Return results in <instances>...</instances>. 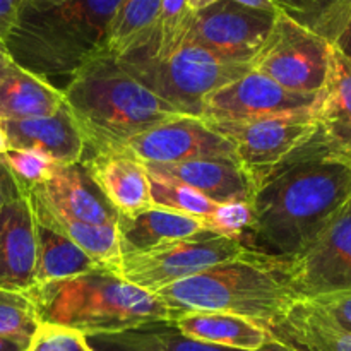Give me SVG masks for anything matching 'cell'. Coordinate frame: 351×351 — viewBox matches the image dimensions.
I'll return each mask as SVG.
<instances>
[{
  "label": "cell",
  "mask_w": 351,
  "mask_h": 351,
  "mask_svg": "<svg viewBox=\"0 0 351 351\" xmlns=\"http://www.w3.org/2000/svg\"><path fill=\"white\" fill-rule=\"evenodd\" d=\"M147 171V170H146ZM149 178L151 204L154 208L168 209V211L180 213L191 218L204 221L211 228L213 218L218 211V202H213L201 192L167 175H158L147 171Z\"/></svg>",
  "instance_id": "obj_27"
},
{
  "label": "cell",
  "mask_w": 351,
  "mask_h": 351,
  "mask_svg": "<svg viewBox=\"0 0 351 351\" xmlns=\"http://www.w3.org/2000/svg\"><path fill=\"white\" fill-rule=\"evenodd\" d=\"M55 2V0H24L23 5H31V3H50Z\"/></svg>",
  "instance_id": "obj_45"
},
{
  "label": "cell",
  "mask_w": 351,
  "mask_h": 351,
  "mask_svg": "<svg viewBox=\"0 0 351 351\" xmlns=\"http://www.w3.org/2000/svg\"><path fill=\"white\" fill-rule=\"evenodd\" d=\"M202 230L211 228L191 216L154 206L136 215H117V235L122 256L149 252Z\"/></svg>",
  "instance_id": "obj_21"
},
{
  "label": "cell",
  "mask_w": 351,
  "mask_h": 351,
  "mask_svg": "<svg viewBox=\"0 0 351 351\" xmlns=\"http://www.w3.org/2000/svg\"><path fill=\"white\" fill-rule=\"evenodd\" d=\"M81 165L117 215H136L153 206L146 167L130 151H91Z\"/></svg>",
  "instance_id": "obj_14"
},
{
  "label": "cell",
  "mask_w": 351,
  "mask_h": 351,
  "mask_svg": "<svg viewBox=\"0 0 351 351\" xmlns=\"http://www.w3.org/2000/svg\"><path fill=\"white\" fill-rule=\"evenodd\" d=\"M143 165L194 160L237 161L233 144L201 117L180 115L130 139L125 146Z\"/></svg>",
  "instance_id": "obj_13"
},
{
  "label": "cell",
  "mask_w": 351,
  "mask_h": 351,
  "mask_svg": "<svg viewBox=\"0 0 351 351\" xmlns=\"http://www.w3.org/2000/svg\"><path fill=\"white\" fill-rule=\"evenodd\" d=\"M252 247L242 240L202 230L144 254L122 256L119 276L149 293L202 273L216 264L245 256Z\"/></svg>",
  "instance_id": "obj_7"
},
{
  "label": "cell",
  "mask_w": 351,
  "mask_h": 351,
  "mask_svg": "<svg viewBox=\"0 0 351 351\" xmlns=\"http://www.w3.org/2000/svg\"><path fill=\"white\" fill-rule=\"evenodd\" d=\"M319 308L326 312L338 326L351 332V290L335 291L311 298Z\"/></svg>",
  "instance_id": "obj_36"
},
{
  "label": "cell",
  "mask_w": 351,
  "mask_h": 351,
  "mask_svg": "<svg viewBox=\"0 0 351 351\" xmlns=\"http://www.w3.org/2000/svg\"><path fill=\"white\" fill-rule=\"evenodd\" d=\"M161 0H122L113 14L106 51L122 57L156 36Z\"/></svg>",
  "instance_id": "obj_26"
},
{
  "label": "cell",
  "mask_w": 351,
  "mask_h": 351,
  "mask_svg": "<svg viewBox=\"0 0 351 351\" xmlns=\"http://www.w3.org/2000/svg\"><path fill=\"white\" fill-rule=\"evenodd\" d=\"M261 326L271 343L285 351H351V332L336 324L311 298H297Z\"/></svg>",
  "instance_id": "obj_15"
},
{
  "label": "cell",
  "mask_w": 351,
  "mask_h": 351,
  "mask_svg": "<svg viewBox=\"0 0 351 351\" xmlns=\"http://www.w3.org/2000/svg\"><path fill=\"white\" fill-rule=\"evenodd\" d=\"M276 14L250 9L233 0H216L192 14L184 43L197 45L225 60L250 65L266 41Z\"/></svg>",
  "instance_id": "obj_10"
},
{
  "label": "cell",
  "mask_w": 351,
  "mask_h": 351,
  "mask_svg": "<svg viewBox=\"0 0 351 351\" xmlns=\"http://www.w3.org/2000/svg\"><path fill=\"white\" fill-rule=\"evenodd\" d=\"M117 60L158 98L192 117H201L202 103L211 93L250 71L249 64L225 60L192 43H184L168 58H158L147 41Z\"/></svg>",
  "instance_id": "obj_6"
},
{
  "label": "cell",
  "mask_w": 351,
  "mask_h": 351,
  "mask_svg": "<svg viewBox=\"0 0 351 351\" xmlns=\"http://www.w3.org/2000/svg\"><path fill=\"white\" fill-rule=\"evenodd\" d=\"M144 335L154 343L161 351H245V350H235L226 348V346H216L208 345V343H199L194 339H189L182 336L170 322H160V324H149L141 328ZM257 351H285L278 345L271 343L266 348Z\"/></svg>",
  "instance_id": "obj_32"
},
{
  "label": "cell",
  "mask_w": 351,
  "mask_h": 351,
  "mask_svg": "<svg viewBox=\"0 0 351 351\" xmlns=\"http://www.w3.org/2000/svg\"><path fill=\"white\" fill-rule=\"evenodd\" d=\"M24 0H0V45H5L7 38L12 33Z\"/></svg>",
  "instance_id": "obj_37"
},
{
  "label": "cell",
  "mask_w": 351,
  "mask_h": 351,
  "mask_svg": "<svg viewBox=\"0 0 351 351\" xmlns=\"http://www.w3.org/2000/svg\"><path fill=\"white\" fill-rule=\"evenodd\" d=\"M317 95L290 91L266 75L249 71L211 93L202 103L201 119L209 123H226L308 112L314 110Z\"/></svg>",
  "instance_id": "obj_12"
},
{
  "label": "cell",
  "mask_w": 351,
  "mask_h": 351,
  "mask_svg": "<svg viewBox=\"0 0 351 351\" xmlns=\"http://www.w3.org/2000/svg\"><path fill=\"white\" fill-rule=\"evenodd\" d=\"M64 105L60 89L19 67L16 62L0 77V122L53 115Z\"/></svg>",
  "instance_id": "obj_23"
},
{
  "label": "cell",
  "mask_w": 351,
  "mask_h": 351,
  "mask_svg": "<svg viewBox=\"0 0 351 351\" xmlns=\"http://www.w3.org/2000/svg\"><path fill=\"white\" fill-rule=\"evenodd\" d=\"M298 298L351 290V195L314 242L291 261Z\"/></svg>",
  "instance_id": "obj_11"
},
{
  "label": "cell",
  "mask_w": 351,
  "mask_h": 351,
  "mask_svg": "<svg viewBox=\"0 0 351 351\" xmlns=\"http://www.w3.org/2000/svg\"><path fill=\"white\" fill-rule=\"evenodd\" d=\"M122 0H55L23 5L5 41L19 67L45 79L64 81L106 51L110 24Z\"/></svg>",
  "instance_id": "obj_2"
},
{
  "label": "cell",
  "mask_w": 351,
  "mask_h": 351,
  "mask_svg": "<svg viewBox=\"0 0 351 351\" xmlns=\"http://www.w3.org/2000/svg\"><path fill=\"white\" fill-rule=\"evenodd\" d=\"M62 93L86 149L93 153L125 149L139 134L184 115L136 81L110 53L82 65Z\"/></svg>",
  "instance_id": "obj_3"
},
{
  "label": "cell",
  "mask_w": 351,
  "mask_h": 351,
  "mask_svg": "<svg viewBox=\"0 0 351 351\" xmlns=\"http://www.w3.org/2000/svg\"><path fill=\"white\" fill-rule=\"evenodd\" d=\"M211 125L233 144L237 161L256 191L317 132L314 110Z\"/></svg>",
  "instance_id": "obj_9"
},
{
  "label": "cell",
  "mask_w": 351,
  "mask_h": 351,
  "mask_svg": "<svg viewBox=\"0 0 351 351\" xmlns=\"http://www.w3.org/2000/svg\"><path fill=\"white\" fill-rule=\"evenodd\" d=\"M331 43L278 12L266 41L250 60V71L295 93L317 95L328 75Z\"/></svg>",
  "instance_id": "obj_8"
},
{
  "label": "cell",
  "mask_w": 351,
  "mask_h": 351,
  "mask_svg": "<svg viewBox=\"0 0 351 351\" xmlns=\"http://www.w3.org/2000/svg\"><path fill=\"white\" fill-rule=\"evenodd\" d=\"M250 225H252V206H250V202L233 201L223 202L218 206V211L213 218L211 230L225 237L242 240L243 232L249 230Z\"/></svg>",
  "instance_id": "obj_34"
},
{
  "label": "cell",
  "mask_w": 351,
  "mask_h": 351,
  "mask_svg": "<svg viewBox=\"0 0 351 351\" xmlns=\"http://www.w3.org/2000/svg\"><path fill=\"white\" fill-rule=\"evenodd\" d=\"M351 195V158L319 132L281 163L254 194L252 233L261 252L293 261Z\"/></svg>",
  "instance_id": "obj_1"
},
{
  "label": "cell",
  "mask_w": 351,
  "mask_h": 351,
  "mask_svg": "<svg viewBox=\"0 0 351 351\" xmlns=\"http://www.w3.org/2000/svg\"><path fill=\"white\" fill-rule=\"evenodd\" d=\"M0 123L9 149L36 151L60 167L81 163L86 154L84 137L65 105L53 115Z\"/></svg>",
  "instance_id": "obj_17"
},
{
  "label": "cell",
  "mask_w": 351,
  "mask_h": 351,
  "mask_svg": "<svg viewBox=\"0 0 351 351\" xmlns=\"http://www.w3.org/2000/svg\"><path fill=\"white\" fill-rule=\"evenodd\" d=\"M213 2H216V0H189L192 12H197V10L204 9V7H208L209 3H213Z\"/></svg>",
  "instance_id": "obj_43"
},
{
  "label": "cell",
  "mask_w": 351,
  "mask_h": 351,
  "mask_svg": "<svg viewBox=\"0 0 351 351\" xmlns=\"http://www.w3.org/2000/svg\"><path fill=\"white\" fill-rule=\"evenodd\" d=\"M36 285V226L26 195L0 209V290Z\"/></svg>",
  "instance_id": "obj_16"
},
{
  "label": "cell",
  "mask_w": 351,
  "mask_h": 351,
  "mask_svg": "<svg viewBox=\"0 0 351 351\" xmlns=\"http://www.w3.org/2000/svg\"><path fill=\"white\" fill-rule=\"evenodd\" d=\"M27 345H23L19 341H14V339L2 338L0 336V351H26Z\"/></svg>",
  "instance_id": "obj_41"
},
{
  "label": "cell",
  "mask_w": 351,
  "mask_h": 351,
  "mask_svg": "<svg viewBox=\"0 0 351 351\" xmlns=\"http://www.w3.org/2000/svg\"><path fill=\"white\" fill-rule=\"evenodd\" d=\"M351 0H273L276 9L315 31L331 43V38Z\"/></svg>",
  "instance_id": "obj_28"
},
{
  "label": "cell",
  "mask_w": 351,
  "mask_h": 351,
  "mask_svg": "<svg viewBox=\"0 0 351 351\" xmlns=\"http://www.w3.org/2000/svg\"><path fill=\"white\" fill-rule=\"evenodd\" d=\"M154 295L177 315L182 312H221L257 324L280 315L298 298L291 283V261L257 249L216 264Z\"/></svg>",
  "instance_id": "obj_5"
},
{
  "label": "cell",
  "mask_w": 351,
  "mask_h": 351,
  "mask_svg": "<svg viewBox=\"0 0 351 351\" xmlns=\"http://www.w3.org/2000/svg\"><path fill=\"white\" fill-rule=\"evenodd\" d=\"M29 199L31 211L38 223L64 235L101 267L119 273L122 254H120L119 235H117V223L115 225H93V223L62 215V213L41 204L36 199Z\"/></svg>",
  "instance_id": "obj_24"
},
{
  "label": "cell",
  "mask_w": 351,
  "mask_h": 351,
  "mask_svg": "<svg viewBox=\"0 0 351 351\" xmlns=\"http://www.w3.org/2000/svg\"><path fill=\"white\" fill-rule=\"evenodd\" d=\"M0 156H2L3 163L9 168L10 175H12L17 187L21 189L24 195L31 189L47 180L57 168V163H53V161L48 160L43 154L36 153V151L7 149Z\"/></svg>",
  "instance_id": "obj_31"
},
{
  "label": "cell",
  "mask_w": 351,
  "mask_h": 351,
  "mask_svg": "<svg viewBox=\"0 0 351 351\" xmlns=\"http://www.w3.org/2000/svg\"><path fill=\"white\" fill-rule=\"evenodd\" d=\"M237 3H242V5L250 7V9L257 10H267V12H280L276 9V5L273 3V0H233Z\"/></svg>",
  "instance_id": "obj_40"
},
{
  "label": "cell",
  "mask_w": 351,
  "mask_h": 351,
  "mask_svg": "<svg viewBox=\"0 0 351 351\" xmlns=\"http://www.w3.org/2000/svg\"><path fill=\"white\" fill-rule=\"evenodd\" d=\"M12 58H10L9 51H7L5 45H0V77L3 75V72L9 69V65L12 64Z\"/></svg>",
  "instance_id": "obj_42"
},
{
  "label": "cell",
  "mask_w": 351,
  "mask_h": 351,
  "mask_svg": "<svg viewBox=\"0 0 351 351\" xmlns=\"http://www.w3.org/2000/svg\"><path fill=\"white\" fill-rule=\"evenodd\" d=\"M40 319L27 291L0 290V336L29 345Z\"/></svg>",
  "instance_id": "obj_29"
},
{
  "label": "cell",
  "mask_w": 351,
  "mask_h": 351,
  "mask_svg": "<svg viewBox=\"0 0 351 351\" xmlns=\"http://www.w3.org/2000/svg\"><path fill=\"white\" fill-rule=\"evenodd\" d=\"M192 14L189 0H161L156 36L151 40L154 57L168 58L182 47Z\"/></svg>",
  "instance_id": "obj_30"
},
{
  "label": "cell",
  "mask_w": 351,
  "mask_h": 351,
  "mask_svg": "<svg viewBox=\"0 0 351 351\" xmlns=\"http://www.w3.org/2000/svg\"><path fill=\"white\" fill-rule=\"evenodd\" d=\"M182 336L208 345L257 351L271 345L266 329L257 322L221 312H182L170 322Z\"/></svg>",
  "instance_id": "obj_22"
},
{
  "label": "cell",
  "mask_w": 351,
  "mask_h": 351,
  "mask_svg": "<svg viewBox=\"0 0 351 351\" xmlns=\"http://www.w3.org/2000/svg\"><path fill=\"white\" fill-rule=\"evenodd\" d=\"M34 226H36V285L67 280L101 267L64 235L41 225L36 219Z\"/></svg>",
  "instance_id": "obj_25"
},
{
  "label": "cell",
  "mask_w": 351,
  "mask_h": 351,
  "mask_svg": "<svg viewBox=\"0 0 351 351\" xmlns=\"http://www.w3.org/2000/svg\"><path fill=\"white\" fill-rule=\"evenodd\" d=\"M317 132L336 153L351 158V62L331 45L328 75L314 105Z\"/></svg>",
  "instance_id": "obj_19"
},
{
  "label": "cell",
  "mask_w": 351,
  "mask_h": 351,
  "mask_svg": "<svg viewBox=\"0 0 351 351\" xmlns=\"http://www.w3.org/2000/svg\"><path fill=\"white\" fill-rule=\"evenodd\" d=\"M9 149V143H7V136L2 129V123H0V154H3Z\"/></svg>",
  "instance_id": "obj_44"
},
{
  "label": "cell",
  "mask_w": 351,
  "mask_h": 351,
  "mask_svg": "<svg viewBox=\"0 0 351 351\" xmlns=\"http://www.w3.org/2000/svg\"><path fill=\"white\" fill-rule=\"evenodd\" d=\"M26 195L74 219L93 225L117 223V213L110 208L81 163L57 165L53 173Z\"/></svg>",
  "instance_id": "obj_18"
},
{
  "label": "cell",
  "mask_w": 351,
  "mask_h": 351,
  "mask_svg": "<svg viewBox=\"0 0 351 351\" xmlns=\"http://www.w3.org/2000/svg\"><path fill=\"white\" fill-rule=\"evenodd\" d=\"M23 195L24 194L21 192V189L17 187L16 180H14L12 175H10L9 168L5 167L2 156H0V209H2L3 206L9 204V202L23 197Z\"/></svg>",
  "instance_id": "obj_39"
},
{
  "label": "cell",
  "mask_w": 351,
  "mask_h": 351,
  "mask_svg": "<svg viewBox=\"0 0 351 351\" xmlns=\"http://www.w3.org/2000/svg\"><path fill=\"white\" fill-rule=\"evenodd\" d=\"M33 300L40 324L74 329L84 336L117 335L177 317L156 295L127 283L112 269L89 271L67 280L34 285Z\"/></svg>",
  "instance_id": "obj_4"
},
{
  "label": "cell",
  "mask_w": 351,
  "mask_h": 351,
  "mask_svg": "<svg viewBox=\"0 0 351 351\" xmlns=\"http://www.w3.org/2000/svg\"><path fill=\"white\" fill-rule=\"evenodd\" d=\"M331 45L336 50L341 51V53L351 62V2L350 5L346 7L345 14H343L341 21H339L335 34H332Z\"/></svg>",
  "instance_id": "obj_38"
},
{
  "label": "cell",
  "mask_w": 351,
  "mask_h": 351,
  "mask_svg": "<svg viewBox=\"0 0 351 351\" xmlns=\"http://www.w3.org/2000/svg\"><path fill=\"white\" fill-rule=\"evenodd\" d=\"M147 171L167 175L195 189L213 202H252L256 189L239 161L194 160L177 165H144Z\"/></svg>",
  "instance_id": "obj_20"
},
{
  "label": "cell",
  "mask_w": 351,
  "mask_h": 351,
  "mask_svg": "<svg viewBox=\"0 0 351 351\" xmlns=\"http://www.w3.org/2000/svg\"><path fill=\"white\" fill-rule=\"evenodd\" d=\"M88 341L95 351H161L141 328L117 335L88 336Z\"/></svg>",
  "instance_id": "obj_35"
},
{
  "label": "cell",
  "mask_w": 351,
  "mask_h": 351,
  "mask_svg": "<svg viewBox=\"0 0 351 351\" xmlns=\"http://www.w3.org/2000/svg\"><path fill=\"white\" fill-rule=\"evenodd\" d=\"M26 351H95L88 336L55 324H40Z\"/></svg>",
  "instance_id": "obj_33"
}]
</instances>
